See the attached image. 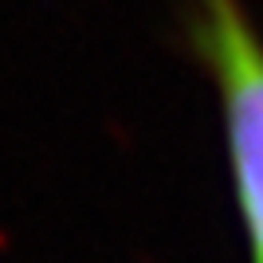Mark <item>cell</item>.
Segmentation results:
<instances>
[{
  "instance_id": "6da1fadb",
  "label": "cell",
  "mask_w": 263,
  "mask_h": 263,
  "mask_svg": "<svg viewBox=\"0 0 263 263\" xmlns=\"http://www.w3.org/2000/svg\"><path fill=\"white\" fill-rule=\"evenodd\" d=\"M185 40L216 90L236 212L263 263V32L243 0H185Z\"/></svg>"
}]
</instances>
